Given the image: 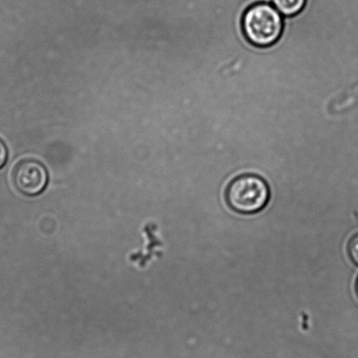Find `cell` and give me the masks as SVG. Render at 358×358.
Here are the masks:
<instances>
[{"label": "cell", "mask_w": 358, "mask_h": 358, "mask_svg": "<svg viewBox=\"0 0 358 358\" xmlns=\"http://www.w3.org/2000/svg\"><path fill=\"white\" fill-rule=\"evenodd\" d=\"M241 27L245 39L253 46L272 47L282 36L283 15L268 2H255L245 9Z\"/></svg>", "instance_id": "obj_1"}, {"label": "cell", "mask_w": 358, "mask_h": 358, "mask_svg": "<svg viewBox=\"0 0 358 358\" xmlns=\"http://www.w3.org/2000/svg\"><path fill=\"white\" fill-rule=\"evenodd\" d=\"M269 200L268 184L262 177L252 173L236 177L226 187V203L238 214L258 213L266 206Z\"/></svg>", "instance_id": "obj_2"}, {"label": "cell", "mask_w": 358, "mask_h": 358, "mask_svg": "<svg viewBox=\"0 0 358 358\" xmlns=\"http://www.w3.org/2000/svg\"><path fill=\"white\" fill-rule=\"evenodd\" d=\"M13 186L27 196H36L43 192L48 182V173L41 162L33 159L19 162L13 169Z\"/></svg>", "instance_id": "obj_3"}, {"label": "cell", "mask_w": 358, "mask_h": 358, "mask_svg": "<svg viewBox=\"0 0 358 358\" xmlns=\"http://www.w3.org/2000/svg\"><path fill=\"white\" fill-rule=\"evenodd\" d=\"M273 6L281 15L286 17H294L303 11L308 0H271Z\"/></svg>", "instance_id": "obj_4"}, {"label": "cell", "mask_w": 358, "mask_h": 358, "mask_svg": "<svg viewBox=\"0 0 358 358\" xmlns=\"http://www.w3.org/2000/svg\"><path fill=\"white\" fill-rule=\"evenodd\" d=\"M348 253L351 262L358 266V233L350 238L348 244Z\"/></svg>", "instance_id": "obj_5"}, {"label": "cell", "mask_w": 358, "mask_h": 358, "mask_svg": "<svg viewBox=\"0 0 358 358\" xmlns=\"http://www.w3.org/2000/svg\"><path fill=\"white\" fill-rule=\"evenodd\" d=\"M8 158V148H6L4 141L0 138V169L6 165Z\"/></svg>", "instance_id": "obj_6"}, {"label": "cell", "mask_w": 358, "mask_h": 358, "mask_svg": "<svg viewBox=\"0 0 358 358\" xmlns=\"http://www.w3.org/2000/svg\"><path fill=\"white\" fill-rule=\"evenodd\" d=\"M357 295H358V280L357 281Z\"/></svg>", "instance_id": "obj_7"}]
</instances>
